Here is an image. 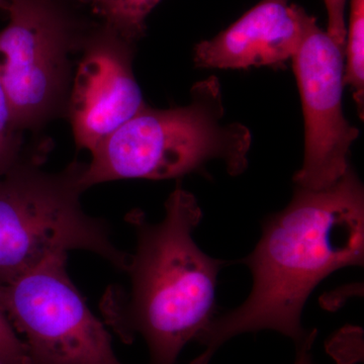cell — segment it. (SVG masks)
Returning <instances> with one entry per match:
<instances>
[{
    "label": "cell",
    "instance_id": "obj_1",
    "mask_svg": "<svg viewBox=\"0 0 364 364\" xmlns=\"http://www.w3.org/2000/svg\"><path fill=\"white\" fill-rule=\"evenodd\" d=\"M364 189L352 167L322 189L296 186L286 208L265 220L245 263L253 275L248 299L214 318L196 337L205 350L191 364H208L228 340L274 330L296 345L308 336L301 313L315 287L340 268L363 267Z\"/></svg>",
    "mask_w": 364,
    "mask_h": 364
},
{
    "label": "cell",
    "instance_id": "obj_2",
    "mask_svg": "<svg viewBox=\"0 0 364 364\" xmlns=\"http://www.w3.org/2000/svg\"><path fill=\"white\" fill-rule=\"evenodd\" d=\"M203 210L193 193L177 186L165 203L164 218L150 223L140 210L126 220L136 232L129 286L107 287L100 310L124 343L145 340L149 364H176L183 347L214 318L218 275L227 261L200 250L193 233Z\"/></svg>",
    "mask_w": 364,
    "mask_h": 364
},
{
    "label": "cell",
    "instance_id": "obj_3",
    "mask_svg": "<svg viewBox=\"0 0 364 364\" xmlns=\"http://www.w3.org/2000/svg\"><path fill=\"white\" fill-rule=\"evenodd\" d=\"M221 85L215 76L191 87L188 105H147L91 151L80 183L85 191L121 179L181 178L224 163L230 176L248 166L252 136L240 123H225Z\"/></svg>",
    "mask_w": 364,
    "mask_h": 364
},
{
    "label": "cell",
    "instance_id": "obj_4",
    "mask_svg": "<svg viewBox=\"0 0 364 364\" xmlns=\"http://www.w3.org/2000/svg\"><path fill=\"white\" fill-rule=\"evenodd\" d=\"M44 158L28 156L0 177V284L75 250L97 254L124 272L130 254L114 245L107 222L81 205L85 163L50 172L42 168Z\"/></svg>",
    "mask_w": 364,
    "mask_h": 364
},
{
    "label": "cell",
    "instance_id": "obj_5",
    "mask_svg": "<svg viewBox=\"0 0 364 364\" xmlns=\"http://www.w3.org/2000/svg\"><path fill=\"white\" fill-rule=\"evenodd\" d=\"M0 30V79L18 128L40 133L65 117L72 81L98 21L77 0H6Z\"/></svg>",
    "mask_w": 364,
    "mask_h": 364
},
{
    "label": "cell",
    "instance_id": "obj_6",
    "mask_svg": "<svg viewBox=\"0 0 364 364\" xmlns=\"http://www.w3.org/2000/svg\"><path fill=\"white\" fill-rule=\"evenodd\" d=\"M67 254L48 258L0 284V306L31 364H124L112 336L86 305L66 267Z\"/></svg>",
    "mask_w": 364,
    "mask_h": 364
},
{
    "label": "cell",
    "instance_id": "obj_7",
    "mask_svg": "<svg viewBox=\"0 0 364 364\" xmlns=\"http://www.w3.org/2000/svg\"><path fill=\"white\" fill-rule=\"evenodd\" d=\"M291 62L305 131L303 165L294 174V184L328 188L350 167L349 155L359 136L344 114V50L312 16Z\"/></svg>",
    "mask_w": 364,
    "mask_h": 364
},
{
    "label": "cell",
    "instance_id": "obj_8",
    "mask_svg": "<svg viewBox=\"0 0 364 364\" xmlns=\"http://www.w3.org/2000/svg\"><path fill=\"white\" fill-rule=\"evenodd\" d=\"M136 45L100 21L88 36L65 116L78 149L91 152L145 107L134 73Z\"/></svg>",
    "mask_w": 364,
    "mask_h": 364
},
{
    "label": "cell",
    "instance_id": "obj_9",
    "mask_svg": "<svg viewBox=\"0 0 364 364\" xmlns=\"http://www.w3.org/2000/svg\"><path fill=\"white\" fill-rule=\"evenodd\" d=\"M312 16L291 0H261L210 40L196 46L200 68L247 69L291 61Z\"/></svg>",
    "mask_w": 364,
    "mask_h": 364
},
{
    "label": "cell",
    "instance_id": "obj_10",
    "mask_svg": "<svg viewBox=\"0 0 364 364\" xmlns=\"http://www.w3.org/2000/svg\"><path fill=\"white\" fill-rule=\"evenodd\" d=\"M160 0H90L91 14L124 39L138 43L146 33V18Z\"/></svg>",
    "mask_w": 364,
    "mask_h": 364
},
{
    "label": "cell",
    "instance_id": "obj_11",
    "mask_svg": "<svg viewBox=\"0 0 364 364\" xmlns=\"http://www.w3.org/2000/svg\"><path fill=\"white\" fill-rule=\"evenodd\" d=\"M349 20L345 40V85L353 92L359 114L364 105V0H349Z\"/></svg>",
    "mask_w": 364,
    "mask_h": 364
},
{
    "label": "cell",
    "instance_id": "obj_12",
    "mask_svg": "<svg viewBox=\"0 0 364 364\" xmlns=\"http://www.w3.org/2000/svg\"><path fill=\"white\" fill-rule=\"evenodd\" d=\"M25 133L16 124L13 105L0 79V177L28 156L46 154L45 146L26 149Z\"/></svg>",
    "mask_w": 364,
    "mask_h": 364
},
{
    "label": "cell",
    "instance_id": "obj_13",
    "mask_svg": "<svg viewBox=\"0 0 364 364\" xmlns=\"http://www.w3.org/2000/svg\"><path fill=\"white\" fill-rule=\"evenodd\" d=\"M0 363L2 364H31L23 339L9 322L0 306Z\"/></svg>",
    "mask_w": 364,
    "mask_h": 364
},
{
    "label": "cell",
    "instance_id": "obj_14",
    "mask_svg": "<svg viewBox=\"0 0 364 364\" xmlns=\"http://www.w3.org/2000/svg\"><path fill=\"white\" fill-rule=\"evenodd\" d=\"M327 13V32L330 38L344 50L346 40L347 0H323Z\"/></svg>",
    "mask_w": 364,
    "mask_h": 364
},
{
    "label": "cell",
    "instance_id": "obj_15",
    "mask_svg": "<svg viewBox=\"0 0 364 364\" xmlns=\"http://www.w3.org/2000/svg\"><path fill=\"white\" fill-rule=\"evenodd\" d=\"M317 334V330L316 329L309 332L306 339L296 345V356L294 364H314L312 355H311V349H312Z\"/></svg>",
    "mask_w": 364,
    "mask_h": 364
},
{
    "label": "cell",
    "instance_id": "obj_16",
    "mask_svg": "<svg viewBox=\"0 0 364 364\" xmlns=\"http://www.w3.org/2000/svg\"><path fill=\"white\" fill-rule=\"evenodd\" d=\"M0 9H1V11H6V9H7L6 0H0Z\"/></svg>",
    "mask_w": 364,
    "mask_h": 364
},
{
    "label": "cell",
    "instance_id": "obj_17",
    "mask_svg": "<svg viewBox=\"0 0 364 364\" xmlns=\"http://www.w3.org/2000/svg\"><path fill=\"white\" fill-rule=\"evenodd\" d=\"M77 1L85 4V6H88V4H90V0H77Z\"/></svg>",
    "mask_w": 364,
    "mask_h": 364
},
{
    "label": "cell",
    "instance_id": "obj_18",
    "mask_svg": "<svg viewBox=\"0 0 364 364\" xmlns=\"http://www.w3.org/2000/svg\"><path fill=\"white\" fill-rule=\"evenodd\" d=\"M0 364H2L1 363H0Z\"/></svg>",
    "mask_w": 364,
    "mask_h": 364
}]
</instances>
